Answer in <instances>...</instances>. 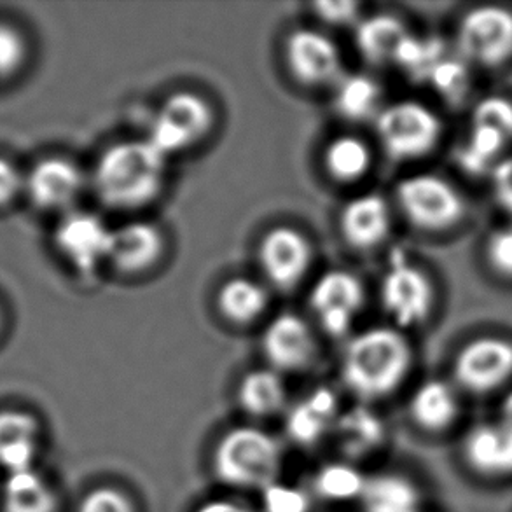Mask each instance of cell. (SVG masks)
I'll return each mask as SVG.
<instances>
[{
  "label": "cell",
  "mask_w": 512,
  "mask_h": 512,
  "mask_svg": "<svg viewBox=\"0 0 512 512\" xmlns=\"http://www.w3.org/2000/svg\"><path fill=\"white\" fill-rule=\"evenodd\" d=\"M168 161L147 139L116 142L100 154L90 184L104 207L116 212L142 210L163 193Z\"/></svg>",
  "instance_id": "6da1fadb"
},
{
  "label": "cell",
  "mask_w": 512,
  "mask_h": 512,
  "mask_svg": "<svg viewBox=\"0 0 512 512\" xmlns=\"http://www.w3.org/2000/svg\"><path fill=\"white\" fill-rule=\"evenodd\" d=\"M413 367V346L397 327H369L353 334L341 357V380L362 401L394 394Z\"/></svg>",
  "instance_id": "7a4b0ae2"
},
{
  "label": "cell",
  "mask_w": 512,
  "mask_h": 512,
  "mask_svg": "<svg viewBox=\"0 0 512 512\" xmlns=\"http://www.w3.org/2000/svg\"><path fill=\"white\" fill-rule=\"evenodd\" d=\"M284 450L277 437L252 425L228 430L212 455L215 478L238 490H259L278 481Z\"/></svg>",
  "instance_id": "3957f363"
},
{
  "label": "cell",
  "mask_w": 512,
  "mask_h": 512,
  "mask_svg": "<svg viewBox=\"0 0 512 512\" xmlns=\"http://www.w3.org/2000/svg\"><path fill=\"white\" fill-rule=\"evenodd\" d=\"M383 153L395 161H415L436 149L443 135V121L429 105L418 100L385 104L374 119Z\"/></svg>",
  "instance_id": "277c9868"
},
{
  "label": "cell",
  "mask_w": 512,
  "mask_h": 512,
  "mask_svg": "<svg viewBox=\"0 0 512 512\" xmlns=\"http://www.w3.org/2000/svg\"><path fill=\"white\" fill-rule=\"evenodd\" d=\"M215 111L207 98L194 91H177L154 112L146 139L167 158L191 151L208 139Z\"/></svg>",
  "instance_id": "5b68a950"
},
{
  "label": "cell",
  "mask_w": 512,
  "mask_h": 512,
  "mask_svg": "<svg viewBox=\"0 0 512 512\" xmlns=\"http://www.w3.org/2000/svg\"><path fill=\"white\" fill-rule=\"evenodd\" d=\"M395 201L411 226L422 231H446L467 214L464 196L450 180L434 173H415L399 182Z\"/></svg>",
  "instance_id": "8992f818"
},
{
  "label": "cell",
  "mask_w": 512,
  "mask_h": 512,
  "mask_svg": "<svg viewBox=\"0 0 512 512\" xmlns=\"http://www.w3.org/2000/svg\"><path fill=\"white\" fill-rule=\"evenodd\" d=\"M457 46L467 62L497 69L512 58V11L502 6H478L458 21Z\"/></svg>",
  "instance_id": "52a82bcc"
},
{
  "label": "cell",
  "mask_w": 512,
  "mask_h": 512,
  "mask_svg": "<svg viewBox=\"0 0 512 512\" xmlns=\"http://www.w3.org/2000/svg\"><path fill=\"white\" fill-rule=\"evenodd\" d=\"M380 299L397 329L425 324L436 306V287L427 271L413 263H394L383 275Z\"/></svg>",
  "instance_id": "ba28073f"
},
{
  "label": "cell",
  "mask_w": 512,
  "mask_h": 512,
  "mask_svg": "<svg viewBox=\"0 0 512 512\" xmlns=\"http://www.w3.org/2000/svg\"><path fill=\"white\" fill-rule=\"evenodd\" d=\"M511 378L512 341L500 336L467 341L453 359V383L469 394H490Z\"/></svg>",
  "instance_id": "9c48e42d"
},
{
  "label": "cell",
  "mask_w": 512,
  "mask_h": 512,
  "mask_svg": "<svg viewBox=\"0 0 512 512\" xmlns=\"http://www.w3.org/2000/svg\"><path fill=\"white\" fill-rule=\"evenodd\" d=\"M366 303V289L357 275L346 270L326 271L312 285L308 305L324 333L341 338L352 331Z\"/></svg>",
  "instance_id": "30bf717a"
},
{
  "label": "cell",
  "mask_w": 512,
  "mask_h": 512,
  "mask_svg": "<svg viewBox=\"0 0 512 512\" xmlns=\"http://www.w3.org/2000/svg\"><path fill=\"white\" fill-rule=\"evenodd\" d=\"M112 229L100 215L86 210H72L56 226V249L74 270L91 277L109 264Z\"/></svg>",
  "instance_id": "8fae6325"
},
{
  "label": "cell",
  "mask_w": 512,
  "mask_h": 512,
  "mask_svg": "<svg viewBox=\"0 0 512 512\" xmlns=\"http://www.w3.org/2000/svg\"><path fill=\"white\" fill-rule=\"evenodd\" d=\"M285 63L292 77L303 86H336L343 72V55L333 37L319 28H298L287 37Z\"/></svg>",
  "instance_id": "7c38bea8"
},
{
  "label": "cell",
  "mask_w": 512,
  "mask_h": 512,
  "mask_svg": "<svg viewBox=\"0 0 512 512\" xmlns=\"http://www.w3.org/2000/svg\"><path fill=\"white\" fill-rule=\"evenodd\" d=\"M257 261L264 278L280 291L298 287L313 264V245L292 226H275L257 245Z\"/></svg>",
  "instance_id": "4fadbf2b"
},
{
  "label": "cell",
  "mask_w": 512,
  "mask_h": 512,
  "mask_svg": "<svg viewBox=\"0 0 512 512\" xmlns=\"http://www.w3.org/2000/svg\"><path fill=\"white\" fill-rule=\"evenodd\" d=\"M261 348L268 366L280 374L305 371L319 353L312 324L296 313H280L271 319L264 329Z\"/></svg>",
  "instance_id": "5bb4252c"
},
{
  "label": "cell",
  "mask_w": 512,
  "mask_h": 512,
  "mask_svg": "<svg viewBox=\"0 0 512 512\" xmlns=\"http://www.w3.org/2000/svg\"><path fill=\"white\" fill-rule=\"evenodd\" d=\"M86 184L88 177L81 167L67 158L39 161L25 177V191L37 207L65 214L76 210Z\"/></svg>",
  "instance_id": "9a60e30c"
},
{
  "label": "cell",
  "mask_w": 512,
  "mask_h": 512,
  "mask_svg": "<svg viewBox=\"0 0 512 512\" xmlns=\"http://www.w3.org/2000/svg\"><path fill=\"white\" fill-rule=\"evenodd\" d=\"M338 226L353 250L371 252L387 242L394 228V212L381 194H357L341 208Z\"/></svg>",
  "instance_id": "2e32d148"
},
{
  "label": "cell",
  "mask_w": 512,
  "mask_h": 512,
  "mask_svg": "<svg viewBox=\"0 0 512 512\" xmlns=\"http://www.w3.org/2000/svg\"><path fill=\"white\" fill-rule=\"evenodd\" d=\"M460 450L465 465L481 478H512V427L499 418L472 425Z\"/></svg>",
  "instance_id": "e0dca14e"
},
{
  "label": "cell",
  "mask_w": 512,
  "mask_h": 512,
  "mask_svg": "<svg viewBox=\"0 0 512 512\" xmlns=\"http://www.w3.org/2000/svg\"><path fill=\"white\" fill-rule=\"evenodd\" d=\"M167 250L163 229L151 221H130L112 229L111 264L123 275H142L160 264Z\"/></svg>",
  "instance_id": "ac0fdd59"
},
{
  "label": "cell",
  "mask_w": 512,
  "mask_h": 512,
  "mask_svg": "<svg viewBox=\"0 0 512 512\" xmlns=\"http://www.w3.org/2000/svg\"><path fill=\"white\" fill-rule=\"evenodd\" d=\"M340 415V402L333 390L317 388L289 409L285 432L292 443L312 448L324 437L334 434Z\"/></svg>",
  "instance_id": "d6986e66"
},
{
  "label": "cell",
  "mask_w": 512,
  "mask_h": 512,
  "mask_svg": "<svg viewBox=\"0 0 512 512\" xmlns=\"http://www.w3.org/2000/svg\"><path fill=\"white\" fill-rule=\"evenodd\" d=\"M409 415L416 427L429 434L451 429L460 416L457 385L441 378L422 381L409 399Z\"/></svg>",
  "instance_id": "ffe728a7"
},
{
  "label": "cell",
  "mask_w": 512,
  "mask_h": 512,
  "mask_svg": "<svg viewBox=\"0 0 512 512\" xmlns=\"http://www.w3.org/2000/svg\"><path fill=\"white\" fill-rule=\"evenodd\" d=\"M334 436L341 451L352 462L381 450L387 441V425L374 409L357 406L341 413Z\"/></svg>",
  "instance_id": "44dd1931"
},
{
  "label": "cell",
  "mask_w": 512,
  "mask_h": 512,
  "mask_svg": "<svg viewBox=\"0 0 512 512\" xmlns=\"http://www.w3.org/2000/svg\"><path fill=\"white\" fill-rule=\"evenodd\" d=\"M39 423L23 411L0 413V465L9 472L30 469L39 450Z\"/></svg>",
  "instance_id": "7402d4cb"
},
{
  "label": "cell",
  "mask_w": 512,
  "mask_h": 512,
  "mask_svg": "<svg viewBox=\"0 0 512 512\" xmlns=\"http://www.w3.org/2000/svg\"><path fill=\"white\" fill-rule=\"evenodd\" d=\"M362 512H422V492L413 479L397 472L367 476L360 495Z\"/></svg>",
  "instance_id": "603a6c76"
},
{
  "label": "cell",
  "mask_w": 512,
  "mask_h": 512,
  "mask_svg": "<svg viewBox=\"0 0 512 512\" xmlns=\"http://www.w3.org/2000/svg\"><path fill=\"white\" fill-rule=\"evenodd\" d=\"M409 39L406 25L392 14H376L357 23V46L369 62H397Z\"/></svg>",
  "instance_id": "cb8c5ba5"
},
{
  "label": "cell",
  "mask_w": 512,
  "mask_h": 512,
  "mask_svg": "<svg viewBox=\"0 0 512 512\" xmlns=\"http://www.w3.org/2000/svg\"><path fill=\"white\" fill-rule=\"evenodd\" d=\"M215 303L222 319L228 320L229 324L249 326L268 310L270 294L254 278L233 277L221 285Z\"/></svg>",
  "instance_id": "d4e9b609"
},
{
  "label": "cell",
  "mask_w": 512,
  "mask_h": 512,
  "mask_svg": "<svg viewBox=\"0 0 512 512\" xmlns=\"http://www.w3.org/2000/svg\"><path fill=\"white\" fill-rule=\"evenodd\" d=\"M238 404L252 418L277 415L287 404L284 374L271 367H259L243 376L238 385Z\"/></svg>",
  "instance_id": "484cf974"
},
{
  "label": "cell",
  "mask_w": 512,
  "mask_h": 512,
  "mask_svg": "<svg viewBox=\"0 0 512 512\" xmlns=\"http://www.w3.org/2000/svg\"><path fill=\"white\" fill-rule=\"evenodd\" d=\"M324 170L338 184L366 179L374 163L373 147L359 135H338L324 149Z\"/></svg>",
  "instance_id": "4316f807"
},
{
  "label": "cell",
  "mask_w": 512,
  "mask_h": 512,
  "mask_svg": "<svg viewBox=\"0 0 512 512\" xmlns=\"http://www.w3.org/2000/svg\"><path fill=\"white\" fill-rule=\"evenodd\" d=\"M6 512H56V493L34 467L7 474L4 490Z\"/></svg>",
  "instance_id": "83f0119b"
},
{
  "label": "cell",
  "mask_w": 512,
  "mask_h": 512,
  "mask_svg": "<svg viewBox=\"0 0 512 512\" xmlns=\"http://www.w3.org/2000/svg\"><path fill=\"white\" fill-rule=\"evenodd\" d=\"M383 91L373 77L343 76L334 86L336 112L350 121L376 119L385 104H381Z\"/></svg>",
  "instance_id": "f1b7e54d"
},
{
  "label": "cell",
  "mask_w": 512,
  "mask_h": 512,
  "mask_svg": "<svg viewBox=\"0 0 512 512\" xmlns=\"http://www.w3.org/2000/svg\"><path fill=\"white\" fill-rule=\"evenodd\" d=\"M366 481L367 476L359 471V467L350 460H345L320 467L313 479V488L320 499L343 504L350 500H359Z\"/></svg>",
  "instance_id": "f546056e"
},
{
  "label": "cell",
  "mask_w": 512,
  "mask_h": 512,
  "mask_svg": "<svg viewBox=\"0 0 512 512\" xmlns=\"http://www.w3.org/2000/svg\"><path fill=\"white\" fill-rule=\"evenodd\" d=\"M472 128L497 135L512 144V100L502 95H490L474 105L471 114Z\"/></svg>",
  "instance_id": "4dcf8cb0"
},
{
  "label": "cell",
  "mask_w": 512,
  "mask_h": 512,
  "mask_svg": "<svg viewBox=\"0 0 512 512\" xmlns=\"http://www.w3.org/2000/svg\"><path fill=\"white\" fill-rule=\"evenodd\" d=\"M263 512H312L310 493L301 486L275 481L261 492Z\"/></svg>",
  "instance_id": "1f68e13d"
},
{
  "label": "cell",
  "mask_w": 512,
  "mask_h": 512,
  "mask_svg": "<svg viewBox=\"0 0 512 512\" xmlns=\"http://www.w3.org/2000/svg\"><path fill=\"white\" fill-rule=\"evenodd\" d=\"M77 512H137L133 500L114 486H100L84 495Z\"/></svg>",
  "instance_id": "d6a6232c"
},
{
  "label": "cell",
  "mask_w": 512,
  "mask_h": 512,
  "mask_svg": "<svg viewBox=\"0 0 512 512\" xmlns=\"http://www.w3.org/2000/svg\"><path fill=\"white\" fill-rule=\"evenodd\" d=\"M27 46L18 30L9 25H0V81L13 76L25 62Z\"/></svg>",
  "instance_id": "836d02e7"
},
{
  "label": "cell",
  "mask_w": 512,
  "mask_h": 512,
  "mask_svg": "<svg viewBox=\"0 0 512 512\" xmlns=\"http://www.w3.org/2000/svg\"><path fill=\"white\" fill-rule=\"evenodd\" d=\"M486 259L499 275L512 278V224L495 229L488 236Z\"/></svg>",
  "instance_id": "e575fe53"
},
{
  "label": "cell",
  "mask_w": 512,
  "mask_h": 512,
  "mask_svg": "<svg viewBox=\"0 0 512 512\" xmlns=\"http://www.w3.org/2000/svg\"><path fill=\"white\" fill-rule=\"evenodd\" d=\"M492 191L500 208L512 215V153L506 154L490 172Z\"/></svg>",
  "instance_id": "d590c367"
},
{
  "label": "cell",
  "mask_w": 512,
  "mask_h": 512,
  "mask_svg": "<svg viewBox=\"0 0 512 512\" xmlns=\"http://www.w3.org/2000/svg\"><path fill=\"white\" fill-rule=\"evenodd\" d=\"M315 9L320 20L334 27H345L359 21L360 6L355 2H322Z\"/></svg>",
  "instance_id": "8d00e7d4"
},
{
  "label": "cell",
  "mask_w": 512,
  "mask_h": 512,
  "mask_svg": "<svg viewBox=\"0 0 512 512\" xmlns=\"http://www.w3.org/2000/svg\"><path fill=\"white\" fill-rule=\"evenodd\" d=\"M25 191V175L11 161L0 158V207L13 203Z\"/></svg>",
  "instance_id": "74e56055"
},
{
  "label": "cell",
  "mask_w": 512,
  "mask_h": 512,
  "mask_svg": "<svg viewBox=\"0 0 512 512\" xmlns=\"http://www.w3.org/2000/svg\"><path fill=\"white\" fill-rule=\"evenodd\" d=\"M194 512H254L249 506L235 500L215 499L203 502Z\"/></svg>",
  "instance_id": "f35d334b"
},
{
  "label": "cell",
  "mask_w": 512,
  "mask_h": 512,
  "mask_svg": "<svg viewBox=\"0 0 512 512\" xmlns=\"http://www.w3.org/2000/svg\"><path fill=\"white\" fill-rule=\"evenodd\" d=\"M499 420L500 422L507 423L509 427H512V388L506 395H504V399H502V404H500Z\"/></svg>",
  "instance_id": "ab89813d"
},
{
  "label": "cell",
  "mask_w": 512,
  "mask_h": 512,
  "mask_svg": "<svg viewBox=\"0 0 512 512\" xmlns=\"http://www.w3.org/2000/svg\"><path fill=\"white\" fill-rule=\"evenodd\" d=\"M0 324H2V319H0Z\"/></svg>",
  "instance_id": "60d3db41"
}]
</instances>
